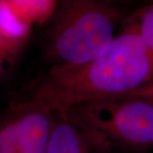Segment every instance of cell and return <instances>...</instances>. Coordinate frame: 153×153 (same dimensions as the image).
I'll return each instance as SVG.
<instances>
[{"instance_id": "4", "label": "cell", "mask_w": 153, "mask_h": 153, "mask_svg": "<svg viewBox=\"0 0 153 153\" xmlns=\"http://www.w3.org/2000/svg\"><path fill=\"white\" fill-rule=\"evenodd\" d=\"M54 111L33 94L0 116V153H45Z\"/></svg>"}, {"instance_id": "1", "label": "cell", "mask_w": 153, "mask_h": 153, "mask_svg": "<svg viewBox=\"0 0 153 153\" xmlns=\"http://www.w3.org/2000/svg\"><path fill=\"white\" fill-rule=\"evenodd\" d=\"M153 79V52L128 26L104 51L79 66L49 68L37 82L33 95L52 110L123 97Z\"/></svg>"}, {"instance_id": "9", "label": "cell", "mask_w": 153, "mask_h": 153, "mask_svg": "<svg viewBox=\"0 0 153 153\" xmlns=\"http://www.w3.org/2000/svg\"><path fill=\"white\" fill-rule=\"evenodd\" d=\"M22 50L0 38V82L8 74Z\"/></svg>"}, {"instance_id": "5", "label": "cell", "mask_w": 153, "mask_h": 153, "mask_svg": "<svg viewBox=\"0 0 153 153\" xmlns=\"http://www.w3.org/2000/svg\"><path fill=\"white\" fill-rule=\"evenodd\" d=\"M53 111V124L45 153H114L94 141L69 111Z\"/></svg>"}, {"instance_id": "3", "label": "cell", "mask_w": 153, "mask_h": 153, "mask_svg": "<svg viewBox=\"0 0 153 153\" xmlns=\"http://www.w3.org/2000/svg\"><path fill=\"white\" fill-rule=\"evenodd\" d=\"M94 141L114 153L153 148V103L134 95L95 101L69 110Z\"/></svg>"}, {"instance_id": "2", "label": "cell", "mask_w": 153, "mask_h": 153, "mask_svg": "<svg viewBox=\"0 0 153 153\" xmlns=\"http://www.w3.org/2000/svg\"><path fill=\"white\" fill-rule=\"evenodd\" d=\"M122 17L115 0H58L43 47L49 68L79 66L100 55Z\"/></svg>"}, {"instance_id": "6", "label": "cell", "mask_w": 153, "mask_h": 153, "mask_svg": "<svg viewBox=\"0 0 153 153\" xmlns=\"http://www.w3.org/2000/svg\"><path fill=\"white\" fill-rule=\"evenodd\" d=\"M31 30L32 25L18 14L10 0H0V38L3 41L22 49Z\"/></svg>"}, {"instance_id": "8", "label": "cell", "mask_w": 153, "mask_h": 153, "mask_svg": "<svg viewBox=\"0 0 153 153\" xmlns=\"http://www.w3.org/2000/svg\"><path fill=\"white\" fill-rule=\"evenodd\" d=\"M128 26L141 36L149 49L153 52V4L138 11Z\"/></svg>"}, {"instance_id": "10", "label": "cell", "mask_w": 153, "mask_h": 153, "mask_svg": "<svg viewBox=\"0 0 153 153\" xmlns=\"http://www.w3.org/2000/svg\"><path fill=\"white\" fill-rule=\"evenodd\" d=\"M129 95L144 98L152 101L153 103V79L150 82H148L146 85H145L142 88H140V89L133 92Z\"/></svg>"}, {"instance_id": "7", "label": "cell", "mask_w": 153, "mask_h": 153, "mask_svg": "<svg viewBox=\"0 0 153 153\" xmlns=\"http://www.w3.org/2000/svg\"><path fill=\"white\" fill-rule=\"evenodd\" d=\"M18 14L32 26L42 24L51 18L58 0H10Z\"/></svg>"}]
</instances>
